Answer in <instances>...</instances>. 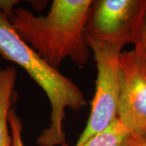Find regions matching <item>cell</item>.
I'll list each match as a JSON object with an SVG mask.
<instances>
[{
  "label": "cell",
  "instance_id": "obj_1",
  "mask_svg": "<svg viewBox=\"0 0 146 146\" xmlns=\"http://www.w3.org/2000/svg\"><path fill=\"white\" fill-rule=\"evenodd\" d=\"M93 0H54L46 16L16 7L7 16L16 33L42 59L58 70L66 58L83 66L91 55L84 33Z\"/></svg>",
  "mask_w": 146,
  "mask_h": 146
},
{
  "label": "cell",
  "instance_id": "obj_4",
  "mask_svg": "<svg viewBox=\"0 0 146 146\" xmlns=\"http://www.w3.org/2000/svg\"><path fill=\"white\" fill-rule=\"evenodd\" d=\"M97 68L96 89L85 128L75 146H82L93 136L108 129L118 119L120 97L119 58L123 50L87 42Z\"/></svg>",
  "mask_w": 146,
  "mask_h": 146
},
{
  "label": "cell",
  "instance_id": "obj_3",
  "mask_svg": "<svg viewBox=\"0 0 146 146\" xmlns=\"http://www.w3.org/2000/svg\"><path fill=\"white\" fill-rule=\"evenodd\" d=\"M146 14V0H93L84 33L87 42L123 50L136 44Z\"/></svg>",
  "mask_w": 146,
  "mask_h": 146
},
{
  "label": "cell",
  "instance_id": "obj_2",
  "mask_svg": "<svg viewBox=\"0 0 146 146\" xmlns=\"http://www.w3.org/2000/svg\"><path fill=\"white\" fill-rule=\"evenodd\" d=\"M0 55L23 68L46 94L50 105V122L38 136L37 145L68 146L63 130L66 110L78 111L85 107L87 101L84 94L72 80L47 64L24 42L1 11Z\"/></svg>",
  "mask_w": 146,
  "mask_h": 146
},
{
  "label": "cell",
  "instance_id": "obj_5",
  "mask_svg": "<svg viewBox=\"0 0 146 146\" xmlns=\"http://www.w3.org/2000/svg\"><path fill=\"white\" fill-rule=\"evenodd\" d=\"M118 119L131 133L146 132V66L133 50L120 54Z\"/></svg>",
  "mask_w": 146,
  "mask_h": 146
},
{
  "label": "cell",
  "instance_id": "obj_6",
  "mask_svg": "<svg viewBox=\"0 0 146 146\" xmlns=\"http://www.w3.org/2000/svg\"><path fill=\"white\" fill-rule=\"evenodd\" d=\"M16 68L0 66V146H12L8 115L16 100Z\"/></svg>",
  "mask_w": 146,
  "mask_h": 146
},
{
  "label": "cell",
  "instance_id": "obj_10",
  "mask_svg": "<svg viewBox=\"0 0 146 146\" xmlns=\"http://www.w3.org/2000/svg\"><path fill=\"white\" fill-rule=\"evenodd\" d=\"M122 146H146V132L131 133Z\"/></svg>",
  "mask_w": 146,
  "mask_h": 146
},
{
  "label": "cell",
  "instance_id": "obj_9",
  "mask_svg": "<svg viewBox=\"0 0 146 146\" xmlns=\"http://www.w3.org/2000/svg\"><path fill=\"white\" fill-rule=\"evenodd\" d=\"M137 58L146 66V14L141 27V32L132 50Z\"/></svg>",
  "mask_w": 146,
  "mask_h": 146
},
{
  "label": "cell",
  "instance_id": "obj_8",
  "mask_svg": "<svg viewBox=\"0 0 146 146\" xmlns=\"http://www.w3.org/2000/svg\"><path fill=\"white\" fill-rule=\"evenodd\" d=\"M8 121L12 139V146H25L22 136L23 123L14 108H12L9 112Z\"/></svg>",
  "mask_w": 146,
  "mask_h": 146
},
{
  "label": "cell",
  "instance_id": "obj_7",
  "mask_svg": "<svg viewBox=\"0 0 146 146\" xmlns=\"http://www.w3.org/2000/svg\"><path fill=\"white\" fill-rule=\"evenodd\" d=\"M131 133L130 131L117 119L108 129L93 136L82 146H122Z\"/></svg>",
  "mask_w": 146,
  "mask_h": 146
}]
</instances>
